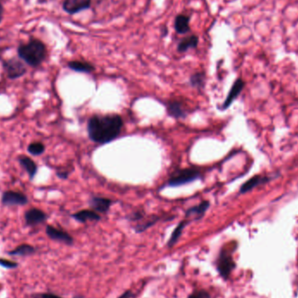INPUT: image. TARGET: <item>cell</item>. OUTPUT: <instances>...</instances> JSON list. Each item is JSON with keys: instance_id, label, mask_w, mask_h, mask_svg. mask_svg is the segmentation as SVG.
Listing matches in <instances>:
<instances>
[{"instance_id": "obj_20", "label": "cell", "mask_w": 298, "mask_h": 298, "mask_svg": "<svg viewBox=\"0 0 298 298\" xmlns=\"http://www.w3.org/2000/svg\"><path fill=\"white\" fill-rule=\"evenodd\" d=\"M189 222V221H188V220H184V221L180 222L178 226H177L176 229H175V230L173 231L172 235H171L170 238H169V242H168V247H169V248H173L174 246L176 245L177 242L179 241L180 237H181V235H182L183 229H185L186 226H187V224H188Z\"/></svg>"}, {"instance_id": "obj_1", "label": "cell", "mask_w": 298, "mask_h": 298, "mask_svg": "<svg viewBox=\"0 0 298 298\" xmlns=\"http://www.w3.org/2000/svg\"><path fill=\"white\" fill-rule=\"evenodd\" d=\"M123 120L118 114L93 115L87 123V132L93 142L109 143L121 132Z\"/></svg>"}, {"instance_id": "obj_11", "label": "cell", "mask_w": 298, "mask_h": 298, "mask_svg": "<svg viewBox=\"0 0 298 298\" xmlns=\"http://www.w3.org/2000/svg\"><path fill=\"white\" fill-rule=\"evenodd\" d=\"M243 87H244V82H243V80H242V79H237V80H235L234 85L232 86L231 89L229 91L228 96L226 98L223 106H222L223 109L228 108V107L231 105L233 101H234V100L238 97L239 94L241 93L242 90L243 89Z\"/></svg>"}, {"instance_id": "obj_21", "label": "cell", "mask_w": 298, "mask_h": 298, "mask_svg": "<svg viewBox=\"0 0 298 298\" xmlns=\"http://www.w3.org/2000/svg\"><path fill=\"white\" fill-rule=\"evenodd\" d=\"M268 182V179L266 177H261V176H254L251 179L248 180V182H246L241 187L240 189V193L248 192L249 190L255 188L256 186Z\"/></svg>"}, {"instance_id": "obj_14", "label": "cell", "mask_w": 298, "mask_h": 298, "mask_svg": "<svg viewBox=\"0 0 298 298\" xmlns=\"http://www.w3.org/2000/svg\"><path fill=\"white\" fill-rule=\"evenodd\" d=\"M210 203L209 201H203L199 205L192 207L186 211V219L195 217V220H199L205 215L206 211L209 209Z\"/></svg>"}, {"instance_id": "obj_23", "label": "cell", "mask_w": 298, "mask_h": 298, "mask_svg": "<svg viewBox=\"0 0 298 298\" xmlns=\"http://www.w3.org/2000/svg\"><path fill=\"white\" fill-rule=\"evenodd\" d=\"M190 84L194 87H198V88L203 87L205 84V73H194L192 76L190 77Z\"/></svg>"}, {"instance_id": "obj_29", "label": "cell", "mask_w": 298, "mask_h": 298, "mask_svg": "<svg viewBox=\"0 0 298 298\" xmlns=\"http://www.w3.org/2000/svg\"><path fill=\"white\" fill-rule=\"evenodd\" d=\"M3 16H4V7L3 5L1 3V1H0V23L2 22V20H3Z\"/></svg>"}, {"instance_id": "obj_10", "label": "cell", "mask_w": 298, "mask_h": 298, "mask_svg": "<svg viewBox=\"0 0 298 298\" xmlns=\"http://www.w3.org/2000/svg\"><path fill=\"white\" fill-rule=\"evenodd\" d=\"M18 161H19L20 165L22 167V169L27 172L31 181H33L35 178V176L38 174V170H39V167L37 165V163L29 156H24V155L19 156Z\"/></svg>"}, {"instance_id": "obj_12", "label": "cell", "mask_w": 298, "mask_h": 298, "mask_svg": "<svg viewBox=\"0 0 298 298\" xmlns=\"http://www.w3.org/2000/svg\"><path fill=\"white\" fill-rule=\"evenodd\" d=\"M175 30L178 34H186L190 32V16L180 14L176 17L174 23Z\"/></svg>"}, {"instance_id": "obj_16", "label": "cell", "mask_w": 298, "mask_h": 298, "mask_svg": "<svg viewBox=\"0 0 298 298\" xmlns=\"http://www.w3.org/2000/svg\"><path fill=\"white\" fill-rule=\"evenodd\" d=\"M73 219H75L78 222H86L87 221H99L100 220V215L97 214L94 210H88V209H84L80 210L79 212L73 214Z\"/></svg>"}, {"instance_id": "obj_15", "label": "cell", "mask_w": 298, "mask_h": 298, "mask_svg": "<svg viewBox=\"0 0 298 298\" xmlns=\"http://www.w3.org/2000/svg\"><path fill=\"white\" fill-rule=\"evenodd\" d=\"M37 252V248L34 246L23 243L20 245L17 246L16 248L12 249L10 251L7 252V254L12 256H29L33 255Z\"/></svg>"}, {"instance_id": "obj_28", "label": "cell", "mask_w": 298, "mask_h": 298, "mask_svg": "<svg viewBox=\"0 0 298 298\" xmlns=\"http://www.w3.org/2000/svg\"><path fill=\"white\" fill-rule=\"evenodd\" d=\"M132 296V293L131 290H126V291L124 292L122 295H119V297L118 298H131Z\"/></svg>"}, {"instance_id": "obj_24", "label": "cell", "mask_w": 298, "mask_h": 298, "mask_svg": "<svg viewBox=\"0 0 298 298\" xmlns=\"http://www.w3.org/2000/svg\"><path fill=\"white\" fill-rule=\"evenodd\" d=\"M0 266L7 269H14L18 268L20 264L14 261H11L9 259L0 258Z\"/></svg>"}, {"instance_id": "obj_5", "label": "cell", "mask_w": 298, "mask_h": 298, "mask_svg": "<svg viewBox=\"0 0 298 298\" xmlns=\"http://www.w3.org/2000/svg\"><path fill=\"white\" fill-rule=\"evenodd\" d=\"M3 68L7 78L10 80H17L23 77L27 73V68L24 64L23 60L17 58H12L5 60Z\"/></svg>"}, {"instance_id": "obj_26", "label": "cell", "mask_w": 298, "mask_h": 298, "mask_svg": "<svg viewBox=\"0 0 298 298\" xmlns=\"http://www.w3.org/2000/svg\"><path fill=\"white\" fill-rule=\"evenodd\" d=\"M33 298H63L53 293H35L32 295Z\"/></svg>"}, {"instance_id": "obj_9", "label": "cell", "mask_w": 298, "mask_h": 298, "mask_svg": "<svg viewBox=\"0 0 298 298\" xmlns=\"http://www.w3.org/2000/svg\"><path fill=\"white\" fill-rule=\"evenodd\" d=\"M91 4L92 0H63L62 7L66 13L73 15L89 9Z\"/></svg>"}, {"instance_id": "obj_27", "label": "cell", "mask_w": 298, "mask_h": 298, "mask_svg": "<svg viewBox=\"0 0 298 298\" xmlns=\"http://www.w3.org/2000/svg\"><path fill=\"white\" fill-rule=\"evenodd\" d=\"M56 175L60 179H67V177L69 176V172L66 170H59L57 171Z\"/></svg>"}, {"instance_id": "obj_18", "label": "cell", "mask_w": 298, "mask_h": 298, "mask_svg": "<svg viewBox=\"0 0 298 298\" xmlns=\"http://www.w3.org/2000/svg\"><path fill=\"white\" fill-rule=\"evenodd\" d=\"M199 44V38L196 35H191V36L186 37L182 41L180 42L177 51L179 53H186L189 49L196 48Z\"/></svg>"}, {"instance_id": "obj_7", "label": "cell", "mask_w": 298, "mask_h": 298, "mask_svg": "<svg viewBox=\"0 0 298 298\" xmlns=\"http://www.w3.org/2000/svg\"><path fill=\"white\" fill-rule=\"evenodd\" d=\"M24 218H25L26 225L28 227H35L47 222L48 215L41 209L32 208L25 212Z\"/></svg>"}, {"instance_id": "obj_22", "label": "cell", "mask_w": 298, "mask_h": 298, "mask_svg": "<svg viewBox=\"0 0 298 298\" xmlns=\"http://www.w3.org/2000/svg\"><path fill=\"white\" fill-rule=\"evenodd\" d=\"M46 151V146L41 141H33L27 146V152L30 154L31 156H40L43 155Z\"/></svg>"}, {"instance_id": "obj_3", "label": "cell", "mask_w": 298, "mask_h": 298, "mask_svg": "<svg viewBox=\"0 0 298 298\" xmlns=\"http://www.w3.org/2000/svg\"><path fill=\"white\" fill-rule=\"evenodd\" d=\"M216 268L222 278H229V275L235 268V263L232 256V249L228 248H222L216 261Z\"/></svg>"}, {"instance_id": "obj_4", "label": "cell", "mask_w": 298, "mask_h": 298, "mask_svg": "<svg viewBox=\"0 0 298 298\" xmlns=\"http://www.w3.org/2000/svg\"><path fill=\"white\" fill-rule=\"evenodd\" d=\"M201 177V173L197 169H184L176 170V172L170 176L168 185L170 187H179L185 185L190 182H195Z\"/></svg>"}, {"instance_id": "obj_17", "label": "cell", "mask_w": 298, "mask_h": 298, "mask_svg": "<svg viewBox=\"0 0 298 298\" xmlns=\"http://www.w3.org/2000/svg\"><path fill=\"white\" fill-rule=\"evenodd\" d=\"M67 66L70 69L73 70L74 72L78 73H90L95 70V67L86 61H80V60H73L67 64Z\"/></svg>"}, {"instance_id": "obj_8", "label": "cell", "mask_w": 298, "mask_h": 298, "mask_svg": "<svg viewBox=\"0 0 298 298\" xmlns=\"http://www.w3.org/2000/svg\"><path fill=\"white\" fill-rule=\"evenodd\" d=\"M46 234L50 239L57 242H63L66 245H73V236L68 234L67 232L64 231L63 229H58L53 225H47L46 227Z\"/></svg>"}, {"instance_id": "obj_13", "label": "cell", "mask_w": 298, "mask_h": 298, "mask_svg": "<svg viewBox=\"0 0 298 298\" xmlns=\"http://www.w3.org/2000/svg\"><path fill=\"white\" fill-rule=\"evenodd\" d=\"M112 205V201L104 197H93L90 201V206L95 212L106 213Z\"/></svg>"}, {"instance_id": "obj_2", "label": "cell", "mask_w": 298, "mask_h": 298, "mask_svg": "<svg viewBox=\"0 0 298 298\" xmlns=\"http://www.w3.org/2000/svg\"><path fill=\"white\" fill-rule=\"evenodd\" d=\"M20 60L32 67H38L43 63L47 57V46L43 41L32 39L27 43L21 44L17 50Z\"/></svg>"}, {"instance_id": "obj_19", "label": "cell", "mask_w": 298, "mask_h": 298, "mask_svg": "<svg viewBox=\"0 0 298 298\" xmlns=\"http://www.w3.org/2000/svg\"><path fill=\"white\" fill-rule=\"evenodd\" d=\"M168 113L169 115L172 116L176 119H182L187 116L185 108L179 101H172L169 103L168 106Z\"/></svg>"}, {"instance_id": "obj_6", "label": "cell", "mask_w": 298, "mask_h": 298, "mask_svg": "<svg viewBox=\"0 0 298 298\" xmlns=\"http://www.w3.org/2000/svg\"><path fill=\"white\" fill-rule=\"evenodd\" d=\"M29 202L28 196L20 191L7 190L2 194L1 203L7 207L14 206H25Z\"/></svg>"}, {"instance_id": "obj_25", "label": "cell", "mask_w": 298, "mask_h": 298, "mask_svg": "<svg viewBox=\"0 0 298 298\" xmlns=\"http://www.w3.org/2000/svg\"><path fill=\"white\" fill-rule=\"evenodd\" d=\"M188 298H212L211 295L205 289H199L193 292L192 294L188 296Z\"/></svg>"}]
</instances>
